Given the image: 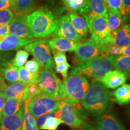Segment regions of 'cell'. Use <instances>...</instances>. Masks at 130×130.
I'll return each instance as SVG.
<instances>
[{"label":"cell","mask_w":130,"mask_h":130,"mask_svg":"<svg viewBox=\"0 0 130 130\" xmlns=\"http://www.w3.org/2000/svg\"><path fill=\"white\" fill-rule=\"evenodd\" d=\"M113 93L100 81L93 79L84 98L83 105L93 115L107 111L113 103Z\"/></svg>","instance_id":"1"},{"label":"cell","mask_w":130,"mask_h":130,"mask_svg":"<svg viewBox=\"0 0 130 130\" xmlns=\"http://www.w3.org/2000/svg\"><path fill=\"white\" fill-rule=\"evenodd\" d=\"M25 19L36 38L46 37L53 35L57 26L58 19L51 11L44 8H40L27 14Z\"/></svg>","instance_id":"2"},{"label":"cell","mask_w":130,"mask_h":130,"mask_svg":"<svg viewBox=\"0 0 130 130\" xmlns=\"http://www.w3.org/2000/svg\"><path fill=\"white\" fill-rule=\"evenodd\" d=\"M114 68L106 57L98 56L84 62L76 64L71 71L70 75L81 76L97 79Z\"/></svg>","instance_id":"3"},{"label":"cell","mask_w":130,"mask_h":130,"mask_svg":"<svg viewBox=\"0 0 130 130\" xmlns=\"http://www.w3.org/2000/svg\"><path fill=\"white\" fill-rule=\"evenodd\" d=\"M24 49L31 54L34 58L39 63L41 67L53 73L55 72L56 66L52 57L48 41L45 40H35L25 45Z\"/></svg>","instance_id":"4"},{"label":"cell","mask_w":130,"mask_h":130,"mask_svg":"<svg viewBox=\"0 0 130 130\" xmlns=\"http://www.w3.org/2000/svg\"><path fill=\"white\" fill-rule=\"evenodd\" d=\"M29 111L35 118L58 108L59 101L46 94L40 93L27 100Z\"/></svg>","instance_id":"5"},{"label":"cell","mask_w":130,"mask_h":130,"mask_svg":"<svg viewBox=\"0 0 130 130\" xmlns=\"http://www.w3.org/2000/svg\"><path fill=\"white\" fill-rule=\"evenodd\" d=\"M67 97L83 102L89 83L86 78L77 75H70L63 81Z\"/></svg>","instance_id":"6"},{"label":"cell","mask_w":130,"mask_h":130,"mask_svg":"<svg viewBox=\"0 0 130 130\" xmlns=\"http://www.w3.org/2000/svg\"><path fill=\"white\" fill-rule=\"evenodd\" d=\"M39 75V78L37 84L42 93L50 96L56 100L58 88L61 83L60 79L54 73L50 72L42 67L40 68Z\"/></svg>","instance_id":"7"},{"label":"cell","mask_w":130,"mask_h":130,"mask_svg":"<svg viewBox=\"0 0 130 130\" xmlns=\"http://www.w3.org/2000/svg\"><path fill=\"white\" fill-rule=\"evenodd\" d=\"M84 18L91 32V39L99 44L108 33V19L102 16H84Z\"/></svg>","instance_id":"8"},{"label":"cell","mask_w":130,"mask_h":130,"mask_svg":"<svg viewBox=\"0 0 130 130\" xmlns=\"http://www.w3.org/2000/svg\"><path fill=\"white\" fill-rule=\"evenodd\" d=\"M92 123L97 130H126L116 114L111 111L97 115Z\"/></svg>","instance_id":"9"},{"label":"cell","mask_w":130,"mask_h":130,"mask_svg":"<svg viewBox=\"0 0 130 130\" xmlns=\"http://www.w3.org/2000/svg\"><path fill=\"white\" fill-rule=\"evenodd\" d=\"M54 37H63L71 41L81 43L82 39L75 30L68 14L61 16L58 19L57 26L53 33Z\"/></svg>","instance_id":"10"},{"label":"cell","mask_w":130,"mask_h":130,"mask_svg":"<svg viewBox=\"0 0 130 130\" xmlns=\"http://www.w3.org/2000/svg\"><path fill=\"white\" fill-rule=\"evenodd\" d=\"M100 56V48L98 43L89 39L86 41L79 43L75 50V57L77 64Z\"/></svg>","instance_id":"11"},{"label":"cell","mask_w":130,"mask_h":130,"mask_svg":"<svg viewBox=\"0 0 130 130\" xmlns=\"http://www.w3.org/2000/svg\"><path fill=\"white\" fill-rule=\"evenodd\" d=\"M58 107L59 110L58 118L60 119L62 123L74 129L80 127L84 123L73 107L63 100L60 101Z\"/></svg>","instance_id":"12"},{"label":"cell","mask_w":130,"mask_h":130,"mask_svg":"<svg viewBox=\"0 0 130 130\" xmlns=\"http://www.w3.org/2000/svg\"><path fill=\"white\" fill-rule=\"evenodd\" d=\"M8 31L9 35L21 38L31 39L34 37L24 15H18L13 19L8 25Z\"/></svg>","instance_id":"13"},{"label":"cell","mask_w":130,"mask_h":130,"mask_svg":"<svg viewBox=\"0 0 130 130\" xmlns=\"http://www.w3.org/2000/svg\"><path fill=\"white\" fill-rule=\"evenodd\" d=\"M105 39L118 47H123L130 44V28L129 25H123L116 30L107 34Z\"/></svg>","instance_id":"14"},{"label":"cell","mask_w":130,"mask_h":130,"mask_svg":"<svg viewBox=\"0 0 130 130\" xmlns=\"http://www.w3.org/2000/svg\"><path fill=\"white\" fill-rule=\"evenodd\" d=\"M127 75L120 70H111L96 80L100 81L107 89H116L125 84Z\"/></svg>","instance_id":"15"},{"label":"cell","mask_w":130,"mask_h":130,"mask_svg":"<svg viewBox=\"0 0 130 130\" xmlns=\"http://www.w3.org/2000/svg\"><path fill=\"white\" fill-rule=\"evenodd\" d=\"M4 93L6 99L16 98L25 102L29 98L28 86L21 81L13 83L7 85Z\"/></svg>","instance_id":"16"},{"label":"cell","mask_w":130,"mask_h":130,"mask_svg":"<svg viewBox=\"0 0 130 130\" xmlns=\"http://www.w3.org/2000/svg\"><path fill=\"white\" fill-rule=\"evenodd\" d=\"M35 41V39L21 38L8 34L0 42V51L10 52L18 50Z\"/></svg>","instance_id":"17"},{"label":"cell","mask_w":130,"mask_h":130,"mask_svg":"<svg viewBox=\"0 0 130 130\" xmlns=\"http://www.w3.org/2000/svg\"><path fill=\"white\" fill-rule=\"evenodd\" d=\"M24 104L17 113L0 119V130H22Z\"/></svg>","instance_id":"18"},{"label":"cell","mask_w":130,"mask_h":130,"mask_svg":"<svg viewBox=\"0 0 130 130\" xmlns=\"http://www.w3.org/2000/svg\"><path fill=\"white\" fill-rule=\"evenodd\" d=\"M50 49L53 51L58 52L75 51L79 43L69 40L63 37H54L48 41Z\"/></svg>","instance_id":"19"},{"label":"cell","mask_w":130,"mask_h":130,"mask_svg":"<svg viewBox=\"0 0 130 130\" xmlns=\"http://www.w3.org/2000/svg\"><path fill=\"white\" fill-rule=\"evenodd\" d=\"M87 14L84 16H102L108 19L107 6L103 0H87Z\"/></svg>","instance_id":"20"},{"label":"cell","mask_w":130,"mask_h":130,"mask_svg":"<svg viewBox=\"0 0 130 130\" xmlns=\"http://www.w3.org/2000/svg\"><path fill=\"white\" fill-rule=\"evenodd\" d=\"M114 68L120 70L125 74L127 77H130V57L118 55L107 57Z\"/></svg>","instance_id":"21"},{"label":"cell","mask_w":130,"mask_h":130,"mask_svg":"<svg viewBox=\"0 0 130 130\" xmlns=\"http://www.w3.org/2000/svg\"><path fill=\"white\" fill-rule=\"evenodd\" d=\"M69 16L75 30L78 34L82 40L84 39L87 36L88 31L85 19L75 12H71Z\"/></svg>","instance_id":"22"},{"label":"cell","mask_w":130,"mask_h":130,"mask_svg":"<svg viewBox=\"0 0 130 130\" xmlns=\"http://www.w3.org/2000/svg\"><path fill=\"white\" fill-rule=\"evenodd\" d=\"M24 104V101L16 98L6 99L1 115L3 117L12 116L17 113Z\"/></svg>","instance_id":"23"},{"label":"cell","mask_w":130,"mask_h":130,"mask_svg":"<svg viewBox=\"0 0 130 130\" xmlns=\"http://www.w3.org/2000/svg\"><path fill=\"white\" fill-rule=\"evenodd\" d=\"M113 95L119 105L130 103V84H125L119 87L114 91Z\"/></svg>","instance_id":"24"},{"label":"cell","mask_w":130,"mask_h":130,"mask_svg":"<svg viewBox=\"0 0 130 130\" xmlns=\"http://www.w3.org/2000/svg\"><path fill=\"white\" fill-rule=\"evenodd\" d=\"M99 45L100 48V56L107 58L112 56L121 55V47L115 46L107 41L105 39L99 43Z\"/></svg>","instance_id":"25"},{"label":"cell","mask_w":130,"mask_h":130,"mask_svg":"<svg viewBox=\"0 0 130 130\" xmlns=\"http://www.w3.org/2000/svg\"><path fill=\"white\" fill-rule=\"evenodd\" d=\"M66 7L73 12L86 15L87 12V0H63Z\"/></svg>","instance_id":"26"},{"label":"cell","mask_w":130,"mask_h":130,"mask_svg":"<svg viewBox=\"0 0 130 130\" xmlns=\"http://www.w3.org/2000/svg\"><path fill=\"white\" fill-rule=\"evenodd\" d=\"M34 1L35 0H14L11 4L10 9L19 15L27 13L31 10Z\"/></svg>","instance_id":"27"},{"label":"cell","mask_w":130,"mask_h":130,"mask_svg":"<svg viewBox=\"0 0 130 130\" xmlns=\"http://www.w3.org/2000/svg\"><path fill=\"white\" fill-rule=\"evenodd\" d=\"M37 126L36 118L31 115L28 108L27 101L24 102V116L22 121V130H39Z\"/></svg>","instance_id":"28"},{"label":"cell","mask_w":130,"mask_h":130,"mask_svg":"<svg viewBox=\"0 0 130 130\" xmlns=\"http://www.w3.org/2000/svg\"><path fill=\"white\" fill-rule=\"evenodd\" d=\"M108 28L109 32L121 27L123 21L120 12L108 9Z\"/></svg>","instance_id":"29"},{"label":"cell","mask_w":130,"mask_h":130,"mask_svg":"<svg viewBox=\"0 0 130 130\" xmlns=\"http://www.w3.org/2000/svg\"><path fill=\"white\" fill-rule=\"evenodd\" d=\"M18 74L19 81L27 84V85H31L37 83L39 81V75L37 74H32L27 71L25 67L18 68Z\"/></svg>","instance_id":"30"},{"label":"cell","mask_w":130,"mask_h":130,"mask_svg":"<svg viewBox=\"0 0 130 130\" xmlns=\"http://www.w3.org/2000/svg\"><path fill=\"white\" fill-rule=\"evenodd\" d=\"M3 74L4 79L10 83L19 81L18 68L13 65L9 64L6 68H3Z\"/></svg>","instance_id":"31"},{"label":"cell","mask_w":130,"mask_h":130,"mask_svg":"<svg viewBox=\"0 0 130 130\" xmlns=\"http://www.w3.org/2000/svg\"><path fill=\"white\" fill-rule=\"evenodd\" d=\"M29 53L26 50H19L16 52L15 56L11 61L10 64L17 68L23 66L27 61Z\"/></svg>","instance_id":"32"},{"label":"cell","mask_w":130,"mask_h":130,"mask_svg":"<svg viewBox=\"0 0 130 130\" xmlns=\"http://www.w3.org/2000/svg\"><path fill=\"white\" fill-rule=\"evenodd\" d=\"M62 123L59 118L56 117H49L46 119L40 130H56L58 126Z\"/></svg>","instance_id":"33"},{"label":"cell","mask_w":130,"mask_h":130,"mask_svg":"<svg viewBox=\"0 0 130 130\" xmlns=\"http://www.w3.org/2000/svg\"><path fill=\"white\" fill-rule=\"evenodd\" d=\"M14 17V13L10 10H0V25H8Z\"/></svg>","instance_id":"34"},{"label":"cell","mask_w":130,"mask_h":130,"mask_svg":"<svg viewBox=\"0 0 130 130\" xmlns=\"http://www.w3.org/2000/svg\"><path fill=\"white\" fill-rule=\"evenodd\" d=\"M13 56V53L11 51H0V68H5L10 64Z\"/></svg>","instance_id":"35"},{"label":"cell","mask_w":130,"mask_h":130,"mask_svg":"<svg viewBox=\"0 0 130 130\" xmlns=\"http://www.w3.org/2000/svg\"><path fill=\"white\" fill-rule=\"evenodd\" d=\"M121 13L123 22L130 21V0H123Z\"/></svg>","instance_id":"36"},{"label":"cell","mask_w":130,"mask_h":130,"mask_svg":"<svg viewBox=\"0 0 130 130\" xmlns=\"http://www.w3.org/2000/svg\"><path fill=\"white\" fill-rule=\"evenodd\" d=\"M24 67L30 72L32 73V74H37L39 72L41 66L35 58H33V59L27 61Z\"/></svg>","instance_id":"37"},{"label":"cell","mask_w":130,"mask_h":130,"mask_svg":"<svg viewBox=\"0 0 130 130\" xmlns=\"http://www.w3.org/2000/svg\"><path fill=\"white\" fill-rule=\"evenodd\" d=\"M123 0H105V4L108 9L113 10L121 12Z\"/></svg>","instance_id":"38"},{"label":"cell","mask_w":130,"mask_h":130,"mask_svg":"<svg viewBox=\"0 0 130 130\" xmlns=\"http://www.w3.org/2000/svg\"><path fill=\"white\" fill-rule=\"evenodd\" d=\"M70 67H71V66L67 62L59 64H56V71L57 72L59 73L60 74H61L64 79L68 77V72Z\"/></svg>","instance_id":"39"},{"label":"cell","mask_w":130,"mask_h":130,"mask_svg":"<svg viewBox=\"0 0 130 130\" xmlns=\"http://www.w3.org/2000/svg\"><path fill=\"white\" fill-rule=\"evenodd\" d=\"M53 53V59L54 62L56 64H61L67 62V57L66 53L64 52L54 51Z\"/></svg>","instance_id":"40"},{"label":"cell","mask_w":130,"mask_h":130,"mask_svg":"<svg viewBox=\"0 0 130 130\" xmlns=\"http://www.w3.org/2000/svg\"><path fill=\"white\" fill-rule=\"evenodd\" d=\"M6 86H7V84L5 83V82L0 84V118H1V113H2L3 107H4L5 101H6V100L4 93V91L6 89Z\"/></svg>","instance_id":"41"},{"label":"cell","mask_w":130,"mask_h":130,"mask_svg":"<svg viewBox=\"0 0 130 130\" xmlns=\"http://www.w3.org/2000/svg\"><path fill=\"white\" fill-rule=\"evenodd\" d=\"M121 55L130 57V44L127 46L121 47Z\"/></svg>","instance_id":"42"},{"label":"cell","mask_w":130,"mask_h":130,"mask_svg":"<svg viewBox=\"0 0 130 130\" xmlns=\"http://www.w3.org/2000/svg\"><path fill=\"white\" fill-rule=\"evenodd\" d=\"M76 130H97L95 127L90 125V124L87 123H83L80 127L77 128Z\"/></svg>","instance_id":"43"},{"label":"cell","mask_w":130,"mask_h":130,"mask_svg":"<svg viewBox=\"0 0 130 130\" xmlns=\"http://www.w3.org/2000/svg\"><path fill=\"white\" fill-rule=\"evenodd\" d=\"M11 8V5L10 3L5 0H0V10L4 9H9Z\"/></svg>","instance_id":"44"},{"label":"cell","mask_w":130,"mask_h":130,"mask_svg":"<svg viewBox=\"0 0 130 130\" xmlns=\"http://www.w3.org/2000/svg\"><path fill=\"white\" fill-rule=\"evenodd\" d=\"M8 34V25H0V35H7Z\"/></svg>","instance_id":"45"},{"label":"cell","mask_w":130,"mask_h":130,"mask_svg":"<svg viewBox=\"0 0 130 130\" xmlns=\"http://www.w3.org/2000/svg\"><path fill=\"white\" fill-rule=\"evenodd\" d=\"M3 68H0V84L4 82V78L3 74Z\"/></svg>","instance_id":"46"},{"label":"cell","mask_w":130,"mask_h":130,"mask_svg":"<svg viewBox=\"0 0 130 130\" xmlns=\"http://www.w3.org/2000/svg\"><path fill=\"white\" fill-rule=\"evenodd\" d=\"M5 36H6V35H0V42H1V40H3V39L5 37Z\"/></svg>","instance_id":"47"},{"label":"cell","mask_w":130,"mask_h":130,"mask_svg":"<svg viewBox=\"0 0 130 130\" xmlns=\"http://www.w3.org/2000/svg\"><path fill=\"white\" fill-rule=\"evenodd\" d=\"M5 1H7V2L10 3V5H11V4H12V3H13V1L14 0H5Z\"/></svg>","instance_id":"48"},{"label":"cell","mask_w":130,"mask_h":130,"mask_svg":"<svg viewBox=\"0 0 130 130\" xmlns=\"http://www.w3.org/2000/svg\"><path fill=\"white\" fill-rule=\"evenodd\" d=\"M129 120H130V108L129 110Z\"/></svg>","instance_id":"49"},{"label":"cell","mask_w":130,"mask_h":130,"mask_svg":"<svg viewBox=\"0 0 130 130\" xmlns=\"http://www.w3.org/2000/svg\"><path fill=\"white\" fill-rule=\"evenodd\" d=\"M103 1H104V2H105V0H103Z\"/></svg>","instance_id":"50"},{"label":"cell","mask_w":130,"mask_h":130,"mask_svg":"<svg viewBox=\"0 0 130 130\" xmlns=\"http://www.w3.org/2000/svg\"><path fill=\"white\" fill-rule=\"evenodd\" d=\"M129 28H130V24H129Z\"/></svg>","instance_id":"51"}]
</instances>
